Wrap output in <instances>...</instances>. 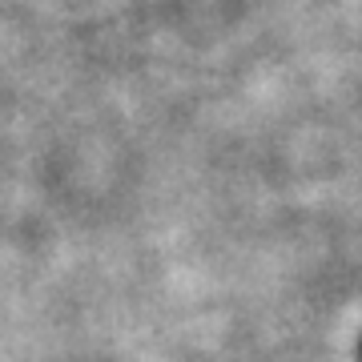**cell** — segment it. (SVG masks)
Segmentation results:
<instances>
[{"instance_id":"cell-1","label":"cell","mask_w":362,"mask_h":362,"mask_svg":"<svg viewBox=\"0 0 362 362\" xmlns=\"http://www.w3.org/2000/svg\"><path fill=\"white\" fill-rule=\"evenodd\" d=\"M358 362H362V342H358Z\"/></svg>"}]
</instances>
